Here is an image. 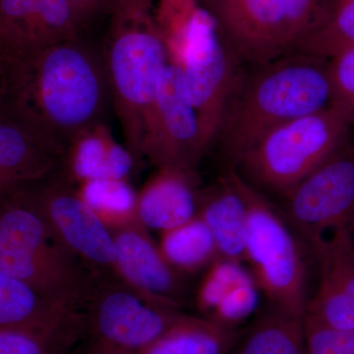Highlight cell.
Returning a JSON list of instances; mask_svg holds the SVG:
<instances>
[{
    "instance_id": "5b68a950",
    "label": "cell",
    "mask_w": 354,
    "mask_h": 354,
    "mask_svg": "<svg viewBox=\"0 0 354 354\" xmlns=\"http://www.w3.org/2000/svg\"><path fill=\"white\" fill-rule=\"evenodd\" d=\"M353 128L330 104L274 128L232 169L261 193L285 196L351 138Z\"/></svg>"
},
{
    "instance_id": "1f68e13d",
    "label": "cell",
    "mask_w": 354,
    "mask_h": 354,
    "mask_svg": "<svg viewBox=\"0 0 354 354\" xmlns=\"http://www.w3.org/2000/svg\"><path fill=\"white\" fill-rule=\"evenodd\" d=\"M304 335L306 354H354V329H333L304 319Z\"/></svg>"
},
{
    "instance_id": "d6986e66",
    "label": "cell",
    "mask_w": 354,
    "mask_h": 354,
    "mask_svg": "<svg viewBox=\"0 0 354 354\" xmlns=\"http://www.w3.org/2000/svg\"><path fill=\"white\" fill-rule=\"evenodd\" d=\"M198 215L208 225L220 258L243 262L247 205L234 169H228L215 185L200 191Z\"/></svg>"
},
{
    "instance_id": "f1b7e54d",
    "label": "cell",
    "mask_w": 354,
    "mask_h": 354,
    "mask_svg": "<svg viewBox=\"0 0 354 354\" xmlns=\"http://www.w3.org/2000/svg\"><path fill=\"white\" fill-rule=\"evenodd\" d=\"M335 0H283L286 17V43L288 53L320 24Z\"/></svg>"
},
{
    "instance_id": "5bb4252c",
    "label": "cell",
    "mask_w": 354,
    "mask_h": 354,
    "mask_svg": "<svg viewBox=\"0 0 354 354\" xmlns=\"http://www.w3.org/2000/svg\"><path fill=\"white\" fill-rule=\"evenodd\" d=\"M80 32L66 0H0L4 57L78 39Z\"/></svg>"
},
{
    "instance_id": "f546056e",
    "label": "cell",
    "mask_w": 354,
    "mask_h": 354,
    "mask_svg": "<svg viewBox=\"0 0 354 354\" xmlns=\"http://www.w3.org/2000/svg\"><path fill=\"white\" fill-rule=\"evenodd\" d=\"M247 272L241 263L218 258L209 266L197 291L198 309L204 317L211 315L216 304Z\"/></svg>"
},
{
    "instance_id": "cb8c5ba5",
    "label": "cell",
    "mask_w": 354,
    "mask_h": 354,
    "mask_svg": "<svg viewBox=\"0 0 354 354\" xmlns=\"http://www.w3.org/2000/svg\"><path fill=\"white\" fill-rule=\"evenodd\" d=\"M239 335L207 317L181 314L160 342L174 354H228Z\"/></svg>"
},
{
    "instance_id": "ac0fdd59",
    "label": "cell",
    "mask_w": 354,
    "mask_h": 354,
    "mask_svg": "<svg viewBox=\"0 0 354 354\" xmlns=\"http://www.w3.org/2000/svg\"><path fill=\"white\" fill-rule=\"evenodd\" d=\"M197 174L158 169L137 198V220L145 228L167 232L184 225L198 214Z\"/></svg>"
},
{
    "instance_id": "4fadbf2b",
    "label": "cell",
    "mask_w": 354,
    "mask_h": 354,
    "mask_svg": "<svg viewBox=\"0 0 354 354\" xmlns=\"http://www.w3.org/2000/svg\"><path fill=\"white\" fill-rule=\"evenodd\" d=\"M211 15L242 64L257 67L288 55L283 0H223Z\"/></svg>"
},
{
    "instance_id": "ab89813d",
    "label": "cell",
    "mask_w": 354,
    "mask_h": 354,
    "mask_svg": "<svg viewBox=\"0 0 354 354\" xmlns=\"http://www.w3.org/2000/svg\"><path fill=\"white\" fill-rule=\"evenodd\" d=\"M0 55H3V48H2L1 41H0Z\"/></svg>"
},
{
    "instance_id": "ba28073f",
    "label": "cell",
    "mask_w": 354,
    "mask_h": 354,
    "mask_svg": "<svg viewBox=\"0 0 354 354\" xmlns=\"http://www.w3.org/2000/svg\"><path fill=\"white\" fill-rule=\"evenodd\" d=\"M181 68L207 152L218 138L228 106L245 72L206 10L193 31Z\"/></svg>"
},
{
    "instance_id": "9a60e30c",
    "label": "cell",
    "mask_w": 354,
    "mask_h": 354,
    "mask_svg": "<svg viewBox=\"0 0 354 354\" xmlns=\"http://www.w3.org/2000/svg\"><path fill=\"white\" fill-rule=\"evenodd\" d=\"M118 272L135 290L165 308L178 310L183 281L138 221L109 227Z\"/></svg>"
},
{
    "instance_id": "d4e9b609",
    "label": "cell",
    "mask_w": 354,
    "mask_h": 354,
    "mask_svg": "<svg viewBox=\"0 0 354 354\" xmlns=\"http://www.w3.org/2000/svg\"><path fill=\"white\" fill-rule=\"evenodd\" d=\"M354 48V0H335L330 12L292 53L330 59Z\"/></svg>"
},
{
    "instance_id": "e0dca14e",
    "label": "cell",
    "mask_w": 354,
    "mask_h": 354,
    "mask_svg": "<svg viewBox=\"0 0 354 354\" xmlns=\"http://www.w3.org/2000/svg\"><path fill=\"white\" fill-rule=\"evenodd\" d=\"M136 167L127 146L115 141L104 121L79 133L65 149L58 174L75 186L95 179H120Z\"/></svg>"
},
{
    "instance_id": "2e32d148",
    "label": "cell",
    "mask_w": 354,
    "mask_h": 354,
    "mask_svg": "<svg viewBox=\"0 0 354 354\" xmlns=\"http://www.w3.org/2000/svg\"><path fill=\"white\" fill-rule=\"evenodd\" d=\"M64 153L0 113V194L39 183L58 171Z\"/></svg>"
},
{
    "instance_id": "6da1fadb",
    "label": "cell",
    "mask_w": 354,
    "mask_h": 354,
    "mask_svg": "<svg viewBox=\"0 0 354 354\" xmlns=\"http://www.w3.org/2000/svg\"><path fill=\"white\" fill-rule=\"evenodd\" d=\"M6 57L0 113L62 153L79 133L104 121L111 99L102 53L81 37Z\"/></svg>"
},
{
    "instance_id": "8d00e7d4",
    "label": "cell",
    "mask_w": 354,
    "mask_h": 354,
    "mask_svg": "<svg viewBox=\"0 0 354 354\" xmlns=\"http://www.w3.org/2000/svg\"><path fill=\"white\" fill-rule=\"evenodd\" d=\"M68 354H88L86 353L85 351L82 348H81L80 344H78V346H76L75 348L73 349V351H71V353Z\"/></svg>"
},
{
    "instance_id": "44dd1931",
    "label": "cell",
    "mask_w": 354,
    "mask_h": 354,
    "mask_svg": "<svg viewBox=\"0 0 354 354\" xmlns=\"http://www.w3.org/2000/svg\"><path fill=\"white\" fill-rule=\"evenodd\" d=\"M84 333L83 314L44 325L0 327V354H68Z\"/></svg>"
},
{
    "instance_id": "484cf974",
    "label": "cell",
    "mask_w": 354,
    "mask_h": 354,
    "mask_svg": "<svg viewBox=\"0 0 354 354\" xmlns=\"http://www.w3.org/2000/svg\"><path fill=\"white\" fill-rule=\"evenodd\" d=\"M202 11L195 0H160L155 21L171 64L183 66Z\"/></svg>"
},
{
    "instance_id": "3957f363",
    "label": "cell",
    "mask_w": 354,
    "mask_h": 354,
    "mask_svg": "<svg viewBox=\"0 0 354 354\" xmlns=\"http://www.w3.org/2000/svg\"><path fill=\"white\" fill-rule=\"evenodd\" d=\"M0 270L50 304L81 313L101 277L60 241L30 185L0 194Z\"/></svg>"
},
{
    "instance_id": "8992f818",
    "label": "cell",
    "mask_w": 354,
    "mask_h": 354,
    "mask_svg": "<svg viewBox=\"0 0 354 354\" xmlns=\"http://www.w3.org/2000/svg\"><path fill=\"white\" fill-rule=\"evenodd\" d=\"M239 178L247 205L244 261L249 272L270 306L304 317L310 297L302 247L276 207L239 174Z\"/></svg>"
},
{
    "instance_id": "9c48e42d",
    "label": "cell",
    "mask_w": 354,
    "mask_h": 354,
    "mask_svg": "<svg viewBox=\"0 0 354 354\" xmlns=\"http://www.w3.org/2000/svg\"><path fill=\"white\" fill-rule=\"evenodd\" d=\"M206 153L183 68L167 62L144 123L142 155L157 169L196 172Z\"/></svg>"
},
{
    "instance_id": "277c9868",
    "label": "cell",
    "mask_w": 354,
    "mask_h": 354,
    "mask_svg": "<svg viewBox=\"0 0 354 354\" xmlns=\"http://www.w3.org/2000/svg\"><path fill=\"white\" fill-rule=\"evenodd\" d=\"M108 12L102 60L125 146L139 167L147 113L169 57L153 0H113Z\"/></svg>"
},
{
    "instance_id": "e575fe53",
    "label": "cell",
    "mask_w": 354,
    "mask_h": 354,
    "mask_svg": "<svg viewBox=\"0 0 354 354\" xmlns=\"http://www.w3.org/2000/svg\"><path fill=\"white\" fill-rule=\"evenodd\" d=\"M197 2L198 6L201 8L206 10L207 12L211 14L214 10L220 6L223 0H195Z\"/></svg>"
},
{
    "instance_id": "7c38bea8",
    "label": "cell",
    "mask_w": 354,
    "mask_h": 354,
    "mask_svg": "<svg viewBox=\"0 0 354 354\" xmlns=\"http://www.w3.org/2000/svg\"><path fill=\"white\" fill-rule=\"evenodd\" d=\"M308 245L318 268V285L304 319L333 329H354V241L348 227Z\"/></svg>"
},
{
    "instance_id": "f35d334b",
    "label": "cell",
    "mask_w": 354,
    "mask_h": 354,
    "mask_svg": "<svg viewBox=\"0 0 354 354\" xmlns=\"http://www.w3.org/2000/svg\"><path fill=\"white\" fill-rule=\"evenodd\" d=\"M349 232H351V236H353V239L354 241V220L353 223H351V225L348 227Z\"/></svg>"
},
{
    "instance_id": "8fae6325",
    "label": "cell",
    "mask_w": 354,
    "mask_h": 354,
    "mask_svg": "<svg viewBox=\"0 0 354 354\" xmlns=\"http://www.w3.org/2000/svg\"><path fill=\"white\" fill-rule=\"evenodd\" d=\"M30 189L48 225L70 251L97 274L121 277L111 230L74 184L57 171L31 184Z\"/></svg>"
},
{
    "instance_id": "52a82bcc",
    "label": "cell",
    "mask_w": 354,
    "mask_h": 354,
    "mask_svg": "<svg viewBox=\"0 0 354 354\" xmlns=\"http://www.w3.org/2000/svg\"><path fill=\"white\" fill-rule=\"evenodd\" d=\"M181 314L155 304L121 277L101 276L84 311L80 344L88 354H140L162 341Z\"/></svg>"
},
{
    "instance_id": "d590c367",
    "label": "cell",
    "mask_w": 354,
    "mask_h": 354,
    "mask_svg": "<svg viewBox=\"0 0 354 354\" xmlns=\"http://www.w3.org/2000/svg\"><path fill=\"white\" fill-rule=\"evenodd\" d=\"M6 65L3 68L0 70V106L3 101L4 95H6Z\"/></svg>"
},
{
    "instance_id": "ffe728a7",
    "label": "cell",
    "mask_w": 354,
    "mask_h": 354,
    "mask_svg": "<svg viewBox=\"0 0 354 354\" xmlns=\"http://www.w3.org/2000/svg\"><path fill=\"white\" fill-rule=\"evenodd\" d=\"M228 354H306L304 317L270 306L239 334Z\"/></svg>"
},
{
    "instance_id": "603a6c76",
    "label": "cell",
    "mask_w": 354,
    "mask_h": 354,
    "mask_svg": "<svg viewBox=\"0 0 354 354\" xmlns=\"http://www.w3.org/2000/svg\"><path fill=\"white\" fill-rule=\"evenodd\" d=\"M160 251L177 271H198L220 258L215 239L198 214L184 225L162 232Z\"/></svg>"
},
{
    "instance_id": "7a4b0ae2",
    "label": "cell",
    "mask_w": 354,
    "mask_h": 354,
    "mask_svg": "<svg viewBox=\"0 0 354 354\" xmlns=\"http://www.w3.org/2000/svg\"><path fill=\"white\" fill-rule=\"evenodd\" d=\"M330 102L328 59L291 53L254 67L244 74L216 140L228 169L274 128L322 111Z\"/></svg>"
},
{
    "instance_id": "30bf717a",
    "label": "cell",
    "mask_w": 354,
    "mask_h": 354,
    "mask_svg": "<svg viewBox=\"0 0 354 354\" xmlns=\"http://www.w3.org/2000/svg\"><path fill=\"white\" fill-rule=\"evenodd\" d=\"M286 212L307 243L354 220V143L351 138L285 195Z\"/></svg>"
},
{
    "instance_id": "7402d4cb",
    "label": "cell",
    "mask_w": 354,
    "mask_h": 354,
    "mask_svg": "<svg viewBox=\"0 0 354 354\" xmlns=\"http://www.w3.org/2000/svg\"><path fill=\"white\" fill-rule=\"evenodd\" d=\"M81 314L41 297L21 279L0 270V327L44 325Z\"/></svg>"
},
{
    "instance_id": "74e56055",
    "label": "cell",
    "mask_w": 354,
    "mask_h": 354,
    "mask_svg": "<svg viewBox=\"0 0 354 354\" xmlns=\"http://www.w3.org/2000/svg\"><path fill=\"white\" fill-rule=\"evenodd\" d=\"M4 65H6V57L0 55V70L3 68Z\"/></svg>"
},
{
    "instance_id": "836d02e7",
    "label": "cell",
    "mask_w": 354,
    "mask_h": 354,
    "mask_svg": "<svg viewBox=\"0 0 354 354\" xmlns=\"http://www.w3.org/2000/svg\"><path fill=\"white\" fill-rule=\"evenodd\" d=\"M140 354H174L172 353L171 349L167 348V346L162 344V342H158L157 344H153V346H150L148 349H146L145 351Z\"/></svg>"
},
{
    "instance_id": "4316f807",
    "label": "cell",
    "mask_w": 354,
    "mask_h": 354,
    "mask_svg": "<svg viewBox=\"0 0 354 354\" xmlns=\"http://www.w3.org/2000/svg\"><path fill=\"white\" fill-rule=\"evenodd\" d=\"M83 198L102 220L114 225L138 221L136 216V194L127 180L95 179L76 186Z\"/></svg>"
},
{
    "instance_id": "4dcf8cb0",
    "label": "cell",
    "mask_w": 354,
    "mask_h": 354,
    "mask_svg": "<svg viewBox=\"0 0 354 354\" xmlns=\"http://www.w3.org/2000/svg\"><path fill=\"white\" fill-rule=\"evenodd\" d=\"M330 104L341 109L354 127V48L329 59Z\"/></svg>"
},
{
    "instance_id": "83f0119b",
    "label": "cell",
    "mask_w": 354,
    "mask_h": 354,
    "mask_svg": "<svg viewBox=\"0 0 354 354\" xmlns=\"http://www.w3.org/2000/svg\"><path fill=\"white\" fill-rule=\"evenodd\" d=\"M259 291L250 272L247 271L223 295L207 318L236 330L237 326L255 313L259 305Z\"/></svg>"
},
{
    "instance_id": "d6a6232c",
    "label": "cell",
    "mask_w": 354,
    "mask_h": 354,
    "mask_svg": "<svg viewBox=\"0 0 354 354\" xmlns=\"http://www.w3.org/2000/svg\"><path fill=\"white\" fill-rule=\"evenodd\" d=\"M79 29H82L100 14L108 12L113 0H66Z\"/></svg>"
}]
</instances>
